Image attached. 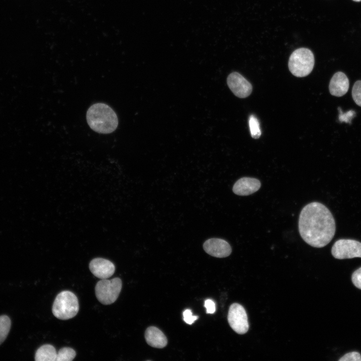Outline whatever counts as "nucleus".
I'll list each match as a JSON object with an SVG mask.
<instances>
[{"mask_svg": "<svg viewBox=\"0 0 361 361\" xmlns=\"http://www.w3.org/2000/svg\"><path fill=\"white\" fill-rule=\"evenodd\" d=\"M301 238L308 245L322 248L332 239L335 223L328 209L319 202L306 205L301 210L298 221Z\"/></svg>", "mask_w": 361, "mask_h": 361, "instance_id": "nucleus-1", "label": "nucleus"}, {"mask_svg": "<svg viewBox=\"0 0 361 361\" xmlns=\"http://www.w3.org/2000/svg\"><path fill=\"white\" fill-rule=\"evenodd\" d=\"M86 119L93 130L103 134L113 132L118 123L114 111L109 106L102 103H95L89 107L86 113Z\"/></svg>", "mask_w": 361, "mask_h": 361, "instance_id": "nucleus-2", "label": "nucleus"}, {"mask_svg": "<svg viewBox=\"0 0 361 361\" xmlns=\"http://www.w3.org/2000/svg\"><path fill=\"white\" fill-rule=\"evenodd\" d=\"M79 309L76 295L68 290L59 293L56 297L52 306V312L57 318L67 320L74 317Z\"/></svg>", "mask_w": 361, "mask_h": 361, "instance_id": "nucleus-3", "label": "nucleus"}, {"mask_svg": "<svg viewBox=\"0 0 361 361\" xmlns=\"http://www.w3.org/2000/svg\"><path fill=\"white\" fill-rule=\"evenodd\" d=\"M314 57L312 52L305 48H298L291 54L288 68L291 73L297 77L308 75L312 71Z\"/></svg>", "mask_w": 361, "mask_h": 361, "instance_id": "nucleus-4", "label": "nucleus"}, {"mask_svg": "<svg viewBox=\"0 0 361 361\" xmlns=\"http://www.w3.org/2000/svg\"><path fill=\"white\" fill-rule=\"evenodd\" d=\"M121 288L122 281L119 278L101 279L95 286L96 298L103 304H112L117 300Z\"/></svg>", "mask_w": 361, "mask_h": 361, "instance_id": "nucleus-5", "label": "nucleus"}, {"mask_svg": "<svg viewBox=\"0 0 361 361\" xmlns=\"http://www.w3.org/2000/svg\"><path fill=\"white\" fill-rule=\"evenodd\" d=\"M331 254L337 259L361 258V243L352 239H339L334 243Z\"/></svg>", "mask_w": 361, "mask_h": 361, "instance_id": "nucleus-6", "label": "nucleus"}, {"mask_svg": "<svg viewBox=\"0 0 361 361\" xmlns=\"http://www.w3.org/2000/svg\"><path fill=\"white\" fill-rule=\"evenodd\" d=\"M228 321L233 330L238 334H245L248 330L247 315L245 308L240 304L235 303L230 306Z\"/></svg>", "mask_w": 361, "mask_h": 361, "instance_id": "nucleus-7", "label": "nucleus"}, {"mask_svg": "<svg viewBox=\"0 0 361 361\" xmlns=\"http://www.w3.org/2000/svg\"><path fill=\"white\" fill-rule=\"evenodd\" d=\"M227 82L230 90L238 97L246 98L252 91L251 84L238 72H234L230 74L227 77Z\"/></svg>", "mask_w": 361, "mask_h": 361, "instance_id": "nucleus-8", "label": "nucleus"}, {"mask_svg": "<svg viewBox=\"0 0 361 361\" xmlns=\"http://www.w3.org/2000/svg\"><path fill=\"white\" fill-rule=\"evenodd\" d=\"M204 250L208 254L217 258H224L232 252L230 245L225 240L220 238H211L205 242Z\"/></svg>", "mask_w": 361, "mask_h": 361, "instance_id": "nucleus-9", "label": "nucleus"}, {"mask_svg": "<svg viewBox=\"0 0 361 361\" xmlns=\"http://www.w3.org/2000/svg\"><path fill=\"white\" fill-rule=\"evenodd\" d=\"M89 269L95 276L104 279L109 278L114 274L115 267L110 261L102 258H96L90 262Z\"/></svg>", "mask_w": 361, "mask_h": 361, "instance_id": "nucleus-10", "label": "nucleus"}, {"mask_svg": "<svg viewBox=\"0 0 361 361\" xmlns=\"http://www.w3.org/2000/svg\"><path fill=\"white\" fill-rule=\"evenodd\" d=\"M261 185L260 180L257 178L243 177L235 183L233 192L239 196H248L258 191Z\"/></svg>", "mask_w": 361, "mask_h": 361, "instance_id": "nucleus-11", "label": "nucleus"}, {"mask_svg": "<svg viewBox=\"0 0 361 361\" xmlns=\"http://www.w3.org/2000/svg\"><path fill=\"white\" fill-rule=\"evenodd\" d=\"M349 88V80L347 76L341 72L335 73L331 78L329 85L330 94L340 97L346 93Z\"/></svg>", "mask_w": 361, "mask_h": 361, "instance_id": "nucleus-12", "label": "nucleus"}, {"mask_svg": "<svg viewBox=\"0 0 361 361\" xmlns=\"http://www.w3.org/2000/svg\"><path fill=\"white\" fill-rule=\"evenodd\" d=\"M145 338L150 346L156 348H163L167 343V340L164 333L155 326L148 327L145 332Z\"/></svg>", "mask_w": 361, "mask_h": 361, "instance_id": "nucleus-13", "label": "nucleus"}, {"mask_svg": "<svg viewBox=\"0 0 361 361\" xmlns=\"http://www.w3.org/2000/svg\"><path fill=\"white\" fill-rule=\"evenodd\" d=\"M57 353L55 348L52 345L44 344L37 350L35 359L36 361H56Z\"/></svg>", "mask_w": 361, "mask_h": 361, "instance_id": "nucleus-14", "label": "nucleus"}, {"mask_svg": "<svg viewBox=\"0 0 361 361\" xmlns=\"http://www.w3.org/2000/svg\"><path fill=\"white\" fill-rule=\"evenodd\" d=\"M11 326V321L6 315L0 316V344L7 337Z\"/></svg>", "mask_w": 361, "mask_h": 361, "instance_id": "nucleus-15", "label": "nucleus"}, {"mask_svg": "<svg viewBox=\"0 0 361 361\" xmlns=\"http://www.w3.org/2000/svg\"><path fill=\"white\" fill-rule=\"evenodd\" d=\"M76 351L69 347L61 348L57 353L56 361H71L76 356Z\"/></svg>", "mask_w": 361, "mask_h": 361, "instance_id": "nucleus-16", "label": "nucleus"}, {"mask_svg": "<svg viewBox=\"0 0 361 361\" xmlns=\"http://www.w3.org/2000/svg\"><path fill=\"white\" fill-rule=\"evenodd\" d=\"M249 125L251 135L252 138L257 139L261 135L259 122L254 115H251L249 119Z\"/></svg>", "mask_w": 361, "mask_h": 361, "instance_id": "nucleus-17", "label": "nucleus"}, {"mask_svg": "<svg viewBox=\"0 0 361 361\" xmlns=\"http://www.w3.org/2000/svg\"><path fill=\"white\" fill-rule=\"evenodd\" d=\"M352 96L355 103L361 106V80L354 83L352 89Z\"/></svg>", "mask_w": 361, "mask_h": 361, "instance_id": "nucleus-18", "label": "nucleus"}, {"mask_svg": "<svg viewBox=\"0 0 361 361\" xmlns=\"http://www.w3.org/2000/svg\"><path fill=\"white\" fill-rule=\"evenodd\" d=\"M339 361H361V355L356 351L350 352L341 357Z\"/></svg>", "mask_w": 361, "mask_h": 361, "instance_id": "nucleus-19", "label": "nucleus"}, {"mask_svg": "<svg viewBox=\"0 0 361 361\" xmlns=\"http://www.w3.org/2000/svg\"><path fill=\"white\" fill-rule=\"evenodd\" d=\"M339 111V120L340 122H345L350 123V121L355 114V112L353 110H350L346 113H343L341 110L338 108Z\"/></svg>", "mask_w": 361, "mask_h": 361, "instance_id": "nucleus-20", "label": "nucleus"}, {"mask_svg": "<svg viewBox=\"0 0 361 361\" xmlns=\"http://www.w3.org/2000/svg\"><path fill=\"white\" fill-rule=\"evenodd\" d=\"M351 280L355 287L361 289V267L352 273Z\"/></svg>", "mask_w": 361, "mask_h": 361, "instance_id": "nucleus-21", "label": "nucleus"}, {"mask_svg": "<svg viewBox=\"0 0 361 361\" xmlns=\"http://www.w3.org/2000/svg\"><path fill=\"white\" fill-rule=\"evenodd\" d=\"M184 320L189 324H193L198 318V316L193 315L191 310L187 309L183 313Z\"/></svg>", "mask_w": 361, "mask_h": 361, "instance_id": "nucleus-22", "label": "nucleus"}, {"mask_svg": "<svg viewBox=\"0 0 361 361\" xmlns=\"http://www.w3.org/2000/svg\"><path fill=\"white\" fill-rule=\"evenodd\" d=\"M204 306L206 308L207 313L213 314L216 311L215 303L211 299H208L206 300Z\"/></svg>", "mask_w": 361, "mask_h": 361, "instance_id": "nucleus-23", "label": "nucleus"}, {"mask_svg": "<svg viewBox=\"0 0 361 361\" xmlns=\"http://www.w3.org/2000/svg\"><path fill=\"white\" fill-rule=\"evenodd\" d=\"M353 1H355V2H359L361 1V0H353Z\"/></svg>", "mask_w": 361, "mask_h": 361, "instance_id": "nucleus-24", "label": "nucleus"}]
</instances>
